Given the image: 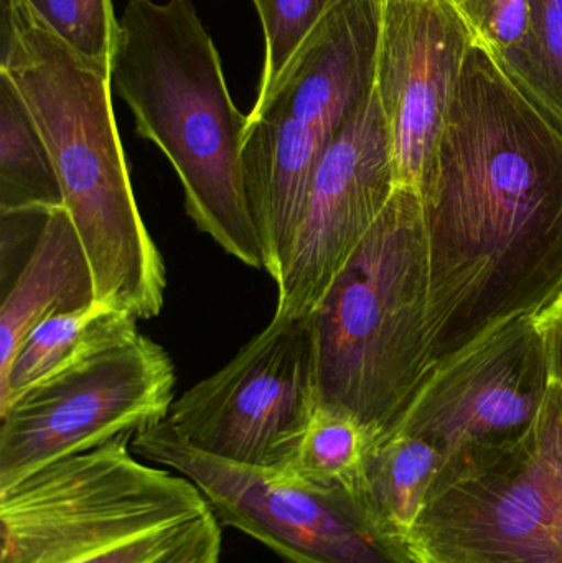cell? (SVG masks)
<instances>
[{
  "instance_id": "obj_13",
  "label": "cell",
  "mask_w": 562,
  "mask_h": 563,
  "mask_svg": "<svg viewBox=\"0 0 562 563\" xmlns=\"http://www.w3.org/2000/svg\"><path fill=\"white\" fill-rule=\"evenodd\" d=\"M382 0H342L317 26L260 112H277L329 141L375 91Z\"/></svg>"
},
{
  "instance_id": "obj_8",
  "label": "cell",
  "mask_w": 562,
  "mask_h": 563,
  "mask_svg": "<svg viewBox=\"0 0 562 563\" xmlns=\"http://www.w3.org/2000/svg\"><path fill=\"white\" fill-rule=\"evenodd\" d=\"M170 354L139 334L33 384L0 407V489L167 419Z\"/></svg>"
},
{
  "instance_id": "obj_1",
  "label": "cell",
  "mask_w": 562,
  "mask_h": 563,
  "mask_svg": "<svg viewBox=\"0 0 562 563\" xmlns=\"http://www.w3.org/2000/svg\"><path fill=\"white\" fill-rule=\"evenodd\" d=\"M436 367L562 294V119L475 36L419 187Z\"/></svg>"
},
{
  "instance_id": "obj_16",
  "label": "cell",
  "mask_w": 562,
  "mask_h": 563,
  "mask_svg": "<svg viewBox=\"0 0 562 563\" xmlns=\"http://www.w3.org/2000/svg\"><path fill=\"white\" fill-rule=\"evenodd\" d=\"M139 334L134 314L98 300L45 318L30 331L0 380V407L33 384L102 351L131 343Z\"/></svg>"
},
{
  "instance_id": "obj_24",
  "label": "cell",
  "mask_w": 562,
  "mask_h": 563,
  "mask_svg": "<svg viewBox=\"0 0 562 563\" xmlns=\"http://www.w3.org/2000/svg\"><path fill=\"white\" fill-rule=\"evenodd\" d=\"M535 320L543 333L551 366L562 374V294L550 307L538 313Z\"/></svg>"
},
{
  "instance_id": "obj_15",
  "label": "cell",
  "mask_w": 562,
  "mask_h": 563,
  "mask_svg": "<svg viewBox=\"0 0 562 563\" xmlns=\"http://www.w3.org/2000/svg\"><path fill=\"white\" fill-rule=\"evenodd\" d=\"M95 301V276L75 223L65 208L53 211L0 305V380L36 324Z\"/></svg>"
},
{
  "instance_id": "obj_20",
  "label": "cell",
  "mask_w": 562,
  "mask_h": 563,
  "mask_svg": "<svg viewBox=\"0 0 562 563\" xmlns=\"http://www.w3.org/2000/svg\"><path fill=\"white\" fill-rule=\"evenodd\" d=\"M342 0H260L264 33V65L251 114L269 102L280 79L317 26Z\"/></svg>"
},
{
  "instance_id": "obj_6",
  "label": "cell",
  "mask_w": 562,
  "mask_h": 563,
  "mask_svg": "<svg viewBox=\"0 0 562 563\" xmlns=\"http://www.w3.org/2000/svg\"><path fill=\"white\" fill-rule=\"evenodd\" d=\"M515 442L444 460L409 532L416 563H562V374Z\"/></svg>"
},
{
  "instance_id": "obj_17",
  "label": "cell",
  "mask_w": 562,
  "mask_h": 563,
  "mask_svg": "<svg viewBox=\"0 0 562 563\" xmlns=\"http://www.w3.org/2000/svg\"><path fill=\"white\" fill-rule=\"evenodd\" d=\"M62 208L48 147L22 96L0 73V213L45 218Z\"/></svg>"
},
{
  "instance_id": "obj_10",
  "label": "cell",
  "mask_w": 562,
  "mask_h": 563,
  "mask_svg": "<svg viewBox=\"0 0 562 563\" xmlns=\"http://www.w3.org/2000/svg\"><path fill=\"white\" fill-rule=\"evenodd\" d=\"M378 92L327 144L277 282L274 317H310L396 191Z\"/></svg>"
},
{
  "instance_id": "obj_3",
  "label": "cell",
  "mask_w": 562,
  "mask_h": 563,
  "mask_svg": "<svg viewBox=\"0 0 562 563\" xmlns=\"http://www.w3.org/2000/svg\"><path fill=\"white\" fill-rule=\"evenodd\" d=\"M111 78L137 134L177 172L195 227L244 266L263 269L244 190L247 115L231 98L194 0H128L115 26Z\"/></svg>"
},
{
  "instance_id": "obj_2",
  "label": "cell",
  "mask_w": 562,
  "mask_h": 563,
  "mask_svg": "<svg viewBox=\"0 0 562 563\" xmlns=\"http://www.w3.org/2000/svg\"><path fill=\"white\" fill-rule=\"evenodd\" d=\"M2 59L52 157L96 300L137 320L164 307L167 271L135 200L112 108L111 65L63 42L29 0H0Z\"/></svg>"
},
{
  "instance_id": "obj_19",
  "label": "cell",
  "mask_w": 562,
  "mask_h": 563,
  "mask_svg": "<svg viewBox=\"0 0 562 563\" xmlns=\"http://www.w3.org/2000/svg\"><path fill=\"white\" fill-rule=\"evenodd\" d=\"M373 445L372 433L352 413L319 402L287 472L317 485L362 495Z\"/></svg>"
},
{
  "instance_id": "obj_22",
  "label": "cell",
  "mask_w": 562,
  "mask_h": 563,
  "mask_svg": "<svg viewBox=\"0 0 562 563\" xmlns=\"http://www.w3.org/2000/svg\"><path fill=\"white\" fill-rule=\"evenodd\" d=\"M46 25L73 49L111 65L118 19L111 0H29Z\"/></svg>"
},
{
  "instance_id": "obj_7",
  "label": "cell",
  "mask_w": 562,
  "mask_h": 563,
  "mask_svg": "<svg viewBox=\"0 0 562 563\" xmlns=\"http://www.w3.org/2000/svg\"><path fill=\"white\" fill-rule=\"evenodd\" d=\"M132 452L190 479L221 525L261 542L287 563H416L359 493L307 482L287 470L208 455L164 423L132 437Z\"/></svg>"
},
{
  "instance_id": "obj_21",
  "label": "cell",
  "mask_w": 562,
  "mask_h": 563,
  "mask_svg": "<svg viewBox=\"0 0 562 563\" xmlns=\"http://www.w3.org/2000/svg\"><path fill=\"white\" fill-rule=\"evenodd\" d=\"M508 68L562 119V0H530L527 45Z\"/></svg>"
},
{
  "instance_id": "obj_9",
  "label": "cell",
  "mask_w": 562,
  "mask_h": 563,
  "mask_svg": "<svg viewBox=\"0 0 562 563\" xmlns=\"http://www.w3.org/2000/svg\"><path fill=\"white\" fill-rule=\"evenodd\" d=\"M317 404L309 317H273L230 363L174 400L162 423L217 459L287 470Z\"/></svg>"
},
{
  "instance_id": "obj_12",
  "label": "cell",
  "mask_w": 562,
  "mask_h": 563,
  "mask_svg": "<svg viewBox=\"0 0 562 563\" xmlns=\"http://www.w3.org/2000/svg\"><path fill=\"white\" fill-rule=\"evenodd\" d=\"M474 40L454 0H382L376 92L396 187L419 191Z\"/></svg>"
},
{
  "instance_id": "obj_4",
  "label": "cell",
  "mask_w": 562,
  "mask_h": 563,
  "mask_svg": "<svg viewBox=\"0 0 562 563\" xmlns=\"http://www.w3.org/2000/svg\"><path fill=\"white\" fill-rule=\"evenodd\" d=\"M132 433L0 489V563H220L200 489L132 455Z\"/></svg>"
},
{
  "instance_id": "obj_14",
  "label": "cell",
  "mask_w": 562,
  "mask_h": 563,
  "mask_svg": "<svg viewBox=\"0 0 562 563\" xmlns=\"http://www.w3.org/2000/svg\"><path fill=\"white\" fill-rule=\"evenodd\" d=\"M329 142L289 115L264 112L247 119L244 190L263 251V269L276 284Z\"/></svg>"
},
{
  "instance_id": "obj_25",
  "label": "cell",
  "mask_w": 562,
  "mask_h": 563,
  "mask_svg": "<svg viewBox=\"0 0 562 563\" xmlns=\"http://www.w3.org/2000/svg\"><path fill=\"white\" fill-rule=\"evenodd\" d=\"M253 3H254V7H256L257 3H260V0H253Z\"/></svg>"
},
{
  "instance_id": "obj_11",
  "label": "cell",
  "mask_w": 562,
  "mask_h": 563,
  "mask_svg": "<svg viewBox=\"0 0 562 563\" xmlns=\"http://www.w3.org/2000/svg\"><path fill=\"white\" fill-rule=\"evenodd\" d=\"M535 317L502 324L438 367L393 433L426 440L444 460L524 437L551 380L547 343Z\"/></svg>"
},
{
  "instance_id": "obj_18",
  "label": "cell",
  "mask_w": 562,
  "mask_h": 563,
  "mask_svg": "<svg viewBox=\"0 0 562 563\" xmlns=\"http://www.w3.org/2000/svg\"><path fill=\"white\" fill-rule=\"evenodd\" d=\"M444 459L419 437L393 433L373 445L362 495L379 521L408 539ZM408 544V542H406Z\"/></svg>"
},
{
  "instance_id": "obj_23",
  "label": "cell",
  "mask_w": 562,
  "mask_h": 563,
  "mask_svg": "<svg viewBox=\"0 0 562 563\" xmlns=\"http://www.w3.org/2000/svg\"><path fill=\"white\" fill-rule=\"evenodd\" d=\"M475 36L487 43L507 66L527 45L530 0H454Z\"/></svg>"
},
{
  "instance_id": "obj_5",
  "label": "cell",
  "mask_w": 562,
  "mask_h": 563,
  "mask_svg": "<svg viewBox=\"0 0 562 563\" xmlns=\"http://www.w3.org/2000/svg\"><path fill=\"white\" fill-rule=\"evenodd\" d=\"M309 320L319 402L352 413L375 443L392 435L438 369L418 190L396 188Z\"/></svg>"
}]
</instances>
